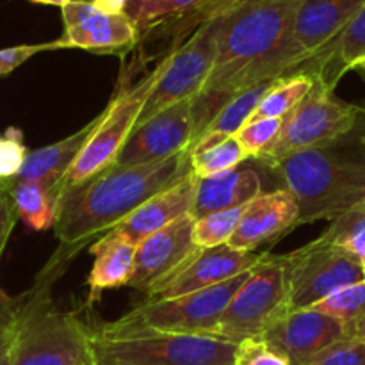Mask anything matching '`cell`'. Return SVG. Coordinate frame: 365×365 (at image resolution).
Listing matches in <instances>:
<instances>
[{
    "instance_id": "836d02e7",
    "label": "cell",
    "mask_w": 365,
    "mask_h": 365,
    "mask_svg": "<svg viewBox=\"0 0 365 365\" xmlns=\"http://www.w3.org/2000/svg\"><path fill=\"white\" fill-rule=\"evenodd\" d=\"M234 365H292L291 360L274 349L262 337H252L235 346Z\"/></svg>"
},
{
    "instance_id": "7c38bea8",
    "label": "cell",
    "mask_w": 365,
    "mask_h": 365,
    "mask_svg": "<svg viewBox=\"0 0 365 365\" xmlns=\"http://www.w3.org/2000/svg\"><path fill=\"white\" fill-rule=\"evenodd\" d=\"M63 48L123 53L139 43V31L125 11H109L95 0H70L61 7Z\"/></svg>"
},
{
    "instance_id": "ab89813d",
    "label": "cell",
    "mask_w": 365,
    "mask_h": 365,
    "mask_svg": "<svg viewBox=\"0 0 365 365\" xmlns=\"http://www.w3.org/2000/svg\"><path fill=\"white\" fill-rule=\"evenodd\" d=\"M356 259H359L360 264H362V269H364V274H365V241L362 242V246H360Z\"/></svg>"
},
{
    "instance_id": "8992f818",
    "label": "cell",
    "mask_w": 365,
    "mask_h": 365,
    "mask_svg": "<svg viewBox=\"0 0 365 365\" xmlns=\"http://www.w3.org/2000/svg\"><path fill=\"white\" fill-rule=\"evenodd\" d=\"M221 7L223 0H209L203 6L202 21L187 36L173 39L170 52L163 57V73L150 93L135 127H141L175 103L192 100L205 88L216 63Z\"/></svg>"
},
{
    "instance_id": "7402d4cb",
    "label": "cell",
    "mask_w": 365,
    "mask_h": 365,
    "mask_svg": "<svg viewBox=\"0 0 365 365\" xmlns=\"http://www.w3.org/2000/svg\"><path fill=\"white\" fill-rule=\"evenodd\" d=\"M135 250L138 246L134 242L118 237L110 232L89 246V252L95 255V262L88 277L89 303L98 302L103 291L130 284L135 271Z\"/></svg>"
},
{
    "instance_id": "3957f363",
    "label": "cell",
    "mask_w": 365,
    "mask_h": 365,
    "mask_svg": "<svg viewBox=\"0 0 365 365\" xmlns=\"http://www.w3.org/2000/svg\"><path fill=\"white\" fill-rule=\"evenodd\" d=\"M342 141L262 164L291 192L299 207V225L335 221L365 202V152L341 146Z\"/></svg>"
},
{
    "instance_id": "1f68e13d",
    "label": "cell",
    "mask_w": 365,
    "mask_h": 365,
    "mask_svg": "<svg viewBox=\"0 0 365 365\" xmlns=\"http://www.w3.org/2000/svg\"><path fill=\"white\" fill-rule=\"evenodd\" d=\"M29 150L24 143V132L9 127L0 132V184L9 185L24 170Z\"/></svg>"
},
{
    "instance_id": "277c9868",
    "label": "cell",
    "mask_w": 365,
    "mask_h": 365,
    "mask_svg": "<svg viewBox=\"0 0 365 365\" xmlns=\"http://www.w3.org/2000/svg\"><path fill=\"white\" fill-rule=\"evenodd\" d=\"M53 282L38 274L18 296V335L13 365H95L93 331L75 314L61 312L50 298Z\"/></svg>"
},
{
    "instance_id": "4316f807",
    "label": "cell",
    "mask_w": 365,
    "mask_h": 365,
    "mask_svg": "<svg viewBox=\"0 0 365 365\" xmlns=\"http://www.w3.org/2000/svg\"><path fill=\"white\" fill-rule=\"evenodd\" d=\"M20 220L32 232L53 228L57 217V200L38 182H18L11 185Z\"/></svg>"
},
{
    "instance_id": "e0dca14e",
    "label": "cell",
    "mask_w": 365,
    "mask_h": 365,
    "mask_svg": "<svg viewBox=\"0 0 365 365\" xmlns=\"http://www.w3.org/2000/svg\"><path fill=\"white\" fill-rule=\"evenodd\" d=\"M262 339L284 353L292 365H305L324 349L349 337L337 317L314 309H298L282 316Z\"/></svg>"
},
{
    "instance_id": "f35d334b",
    "label": "cell",
    "mask_w": 365,
    "mask_h": 365,
    "mask_svg": "<svg viewBox=\"0 0 365 365\" xmlns=\"http://www.w3.org/2000/svg\"><path fill=\"white\" fill-rule=\"evenodd\" d=\"M34 4H43V6H57V7H63L64 4H68L70 0H31Z\"/></svg>"
},
{
    "instance_id": "b9f144b4",
    "label": "cell",
    "mask_w": 365,
    "mask_h": 365,
    "mask_svg": "<svg viewBox=\"0 0 365 365\" xmlns=\"http://www.w3.org/2000/svg\"><path fill=\"white\" fill-rule=\"evenodd\" d=\"M359 73H360V75H362V77L365 78V71H359ZM362 114H364V116H365V107H364V109H362Z\"/></svg>"
},
{
    "instance_id": "5bb4252c",
    "label": "cell",
    "mask_w": 365,
    "mask_h": 365,
    "mask_svg": "<svg viewBox=\"0 0 365 365\" xmlns=\"http://www.w3.org/2000/svg\"><path fill=\"white\" fill-rule=\"evenodd\" d=\"M195 217L185 214L139 242L135 271L128 287L148 294L191 260L202 250L195 241Z\"/></svg>"
},
{
    "instance_id": "ac0fdd59",
    "label": "cell",
    "mask_w": 365,
    "mask_h": 365,
    "mask_svg": "<svg viewBox=\"0 0 365 365\" xmlns=\"http://www.w3.org/2000/svg\"><path fill=\"white\" fill-rule=\"evenodd\" d=\"M299 207L291 192L274 189L262 192L246 205L239 227L228 245L235 250L255 253L298 227Z\"/></svg>"
},
{
    "instance_id": "4dcf8cb0",
    "label": "cell",
    "mask_w": 365,
    "mask_h": 365,
    "mask_svg": "<svg viewBox=\"0 0 365 365\" xmlns=\"http://www.w3.org/2000/svg\"><path fill=\"white\" fill-rule=\"evenodd\" d=\"M319 239L346 250L351 255H359L360 246L365 241V202L331 221L330 227L319 235Z\"/></svg>"
},
{
    "instance_id": "5b68a950",
    "label": "cell",
    "mask_w": 365,
    "mask_h": 365,
    "mask_svg": "<svg viewBox=\"0 0 365 365\" xmlns=\"http://www.w3.org/2000/svg\"><path fill=\"white\" fill-rule=\"evenodd\" d=\"M250 271L191 294L153 302L145 299L120 319L100 327L93 335L102 339H135L164 334L214 337L221 316L250 277Z\"/></svg>"
},
{
    "instance_id": "30bf717a",
    "label": "cell",
    "mask_w": 365,
    "mask_h": 365,
    "mask_svg": "<svg viewBox=\"0 0 365 365\" xmlns=\"http://www.w3.org/2000/svg\"><path fill=\"white\" fill-rule=\"evenodd\" d=\"M234 342L207 335H146L102 339L93 335L95 365H234Z\"/></svg>"
},
{
    "instance_id": "e575fe53",
    "label": "cell",
    "mask_w": 365,
    "mask_h": 365,
    "mask_svg": "<svg viewBox=\"0 0 365 365\" xmlns=\"http://www.w3.org/2000/svg\"><path fill=\"white\" fill-rule=\"evenodd\" d=\"M18 335L16 299L0 289V365H13Z\"/></svg>"
},
{
    "instance_id": "7a4b0ae2",
    "label": "cell",
    "mask_w": 365,
    "mask_h": 365,
    "mask_svg": "<svg viewBox=\"0 0 365 365\" xmlns=\"http://www.w3.org/2000/svg\"><path fill=\"white\" fill-rule=\"evenodd\" d=\"M191 173V153L182 152L171 159L141 166L113 164L84 184L64 191L53 225L59 248L41 273L57 280L86 245H93L96 237L113 230L143 203Z\"/></svg>"
},
{
    "instance_id": "83f0119b",
    "label": "cell",
    "mask_w": 365,
    "mask_h": 365,
    "mask_svg": "<svg viewBox=\"0 0 365 365\" xmlns=\"http://www.w3.org/2000/svg\"><path fill=\"white\" fill-rule=\"evenodd\" d=\"M312 309L337 317L349 339L365 341V282L335 292Z\"/></svg>"
},
{
    "instance_id": "cb8c5ba5",
    "label": "cell",
    "mask_w": 365,
    "mask_h": 365,
    "mask_svg": "<svg viewBox=\"0 0 365 365\" xmlns=\"http://www.w3.org/2000/svg\"><path fill=\"white\" fill-rule=\"evenodd\" d=\"M277 81L278 78H266V81L255 82V84H250L246 88L239 89L225 103L223 109L216 114V118L210 121L209 127L192 141V145L189 146V152L207 148V146L216 145V143L237 134L248 123L250 118L253 116L255 109L259 107V103L269 93V89L277 84Z\"/></svg>"
},
{
    "instance_id": "8d00e7d4",
    "label": "cell",
    "mask_w": 365,
    "mask_h": 365,
    "mask_svg": "<svg viewBox=\"0 0 365 365\" xmlns=\"http://www.w3.org/2000/svg\"><path fill=\"white\" fill-rule=\"evenodd\" d=\"M53 50H63L59 39L46 43H34V45H18L2 48L0 50V77L13 73L18 66H21L31 57L38 56L41 52H53Z\"/></svg>"
},
{
    "instance_id": "603a6c76",
    "label": "cell",
    "mask_w": 365,
    "mask_h": 365,
    "mask_svg": "<svg viewBox=\"0 0 365 365\" xmlns=\"http://www.w3.org/2000/svg\"><path fill=\"white\" fill-rule=\"evenodd\" d=\"M365 59V6L349 24L339 32L337 38L307 63V68L319 75L321 81L335 89L339 78Z\"/></svg>"
},
{
    "instance_id": "d4e9b609",
    "label": "cell",
    "mask_w": 365,
    "mask_h": 365,
    "mask_svg": "<svg viewBox=\"0 0 365 365\" xmlns=\"http://www.w3.org/2000/svg\"><path fill=\"white\" fill-rule=\"evenodd\" d=\"M207 2L209 0H125L123 11L138 27L141 41L155 29L202 9Z\"/></svg>"
},
{
    "instance_id": "8fae6325",
    "label": "cell",
    "mask_w": 365,
    "mask_h": 365,
    "mask_svg": "<svg viewBox=\"0 0 365 365\" xmlns=\"http://www.w3.org/2000/svg\"><path fill=\"white\" fill-rule=\"evenodd\" d=\"M291 310L312 309L349 285L365 282L362 264L346 250L330 242H309L285 255Z\"/></svg>"
},
{
    "instance_id": "44dd1931",
    "label": "cell",
    "mask_w": 365,
    "mask_h": 365,
    "mask_svg": "<svg viewBox=\"0 0 365 365\" xmlns=\"http://www.w3.org/2000/svg\"><path fill=\"white\" fill-rule=\"evenodd\" d=\"M262 195V178L253 168L239 166L232 171L198 178L191 216L195 220L220 210L248 205Z\"/></svg>"
},
{
    "instance_id": "d6986e66",
    "label": "cell",
    "mask_w": 365,
    "mask_h": 365,
    "mask_svg": "<svg viewBox=\"0 0 365 365\" xmlns=\"http://www.w3.org/2000/svg\"><path fill=\"white\" fill-rule=\"evenodd\" d=\"M196 182H198V177L195 173L187 175L184 180L143 203L138 210H134L130 216L125 217L109 232L138 246L148 235L163 230L164 227L185 214H191L196 195Z\"/></svg>"
},
{
    "instance_id": "60d3db41",
    "label": "cell",
    "mask_w": 365,
    "mask_h": 365,
    "mask_svg": "<svg viewBox=\"0 0 365 365\" xmlns=\"http://www.w3.org/2000/svg\"><path fill=\"white\" fill-rule=\"evenodd\" d=\"M355 70H356V71H365V59H364V61H360V63L356 64Z\"/></svg>"
},
{
    "instance_id": "d6a6232c",
    "label": "cell",
    "mask_w": 365,
    "mask_h": 365,
    "mask_svg": "<svg viewBox=\"0 0 365 365\" xmlns=\"http://www.w3.org/2000/svg\"><path fill=\"white\" fill-rule=\"evenodd\" d=\"M284 120L280 118H266V120L248 121L241 130L235 134V139L245 150L248 159H257L271 143L280 134Z\"/></svg>"
},
{
    "instance_id": "74e56055",
    "label": "cell",
    "mask_w": 365,
    "mask_h": 365,
    "mask_svg": "<svg viewBox=\"0 0 365 365\" xmlns=\"http://www.w3.org/2000/svg\"><path fill=\"white\" fill-rule=\"evenodd\" d=\"M18 217L20 216H18L13 191H11L9 185L0 184V259H2V253L6 250Z\"/></svg>"
},
{
    "instance_id": "ffe728a7",
    "label": "cell",
    "mask_w": 365,
    "mask_h": 365,
    "mask_svg": "<svg viewBox=\"0 0 365 365\" xmlns=\"http://www.w3.org/2000/svg\"><path fill=\"white\" fill-rule=\"evenodd\" d=\"M100 121V113L93 118L89 123L78 128L68 138L61 139V141L53 143V145L43 146V148L32 150L29 152L27 160L24 164V170L20 171L16 178L9 184V187L18 182H38V184L45 185L56 200L59 202V185L66 173L70 171L71 164L82 152L88 139L91 138L93 130L96 128Z\"/></svg>"
},
{
    "instance_id": "f1b7e54d",
    "label": "cell",
    "mask_w": 365,
    "mask_h": 365,
    "mask_svg": "<svg viewBox=\"0 0 365 365\" xmlns=\"http://www.w3.org/2000/svg\"><path fill=\"white\" fill-rule=\"evenodd\" d=\"M189 153H191L192 173L198 178H209L214 175L225 173V171H232L242 166V163L248 159L235 135L223 139L216 145L207 146V148L192 150Z\"/></svg>"
},
{
    "instance_id": "484cf974",
    "label": "cell",
    "mask_w": 365,
    "mask_h": 365,
    "mask_svg": "<svg viewBox=\"0 0 365 365\" xmlns=\"http://www.w3.org/2000/svg\"><path fill=\"white\" fill-rule=\"evenodd\" d=\"M316 81L317 73H312V71H298V73L278 78L277 84L269 89V93L259 103L250 121L266 120V118L285 120L302 103V100L312 91Z\"/></svg>"
},
{
    "instance_id": "9a60e30c",
    "label": "cell",
    "mask_w": 365,
    "mask_h": 365,
    "mask_svg": "<svg viewBox=\"0 0 365 365\" xmlns=\"http://www.w3.org/2000/svg\"><path fill=\"white\" fill-rule=\"evenodd\" d=\"M364 6L365 0H303L287 50L289 73H298L303 64L327 48Z\"/></svg>"
},
{
    "instance_id": "ba28073f",
    "label": "cell",
    "mask_w": 365,
    "mask_h": 365,
    "mask_svg": "<svg viewBox=\"0 0 365 365\" xmlns=\"http://www.w3.org/2000/svg\"><path fill=\"white\" fill-rule=\"evenodd\" d=\"M289 310L291 305L285 255L264 253L221 316L214 337L234 344L246 339L262 337Z\"/></svg>"
},
{
    "instance_id": "d590c367",
    "label": "cell",
    "mask_w": 365,
    "mask_h": 365,
    "mask_svg": "<svg viewBox=\"0 0 365 365\" xmlns=\"http://www.w3.org/2000/svg\"><path fill=\"white\" fill-rule=\"evenodd\" d=\"M305 365H365V341L344 339L314 356Z\"/></svg>"
},
{
    "instance_id": "2e32d148",
    "label": "cell",
    "mask_w": 365,
    "mask_h": 365,
    "mask_svg": "<svg viewBox=\"0 0 365 365\" xmlns=\"http://www.w3.org/2000/svg\"><path fill=\"white\" fill-rule=\"evenodd\" d=\"M262 257L264 253L257 255L252 252H242L232 248L230 245L202 248L177 273L152 289L146 294V299L153 302V299L177 298V296L214 287L255 267Z\"/></svg>"
},
{
    "instance_id": "9c48e42d",
    "label": "cell",
    "mask_w": 365,
    "mask_h": 365,
    "mask_svg": "<svg viewBox=\"0 0 365 365\" xmlns=\"http://www.w3.org/2000/svg\"><path fill=\"white\" fill-rule=\"evenodd\" d=\"M163 73V59L155 68L134 86H125L116 91L106 109L100 113V121L82 152L71 164L70 171L59 185V198L64 191L84 184L116 163L128 135L134 132L138 118ZM59 203V202H57Z\"/></svg>"
},
{
    "instance_id": "52a82bcc",
    "label": "cell",
    "mask_w": 365,
    "mask_h": 365,
    "mask_svg": "<svg viewBox=\"0 0 365 365\" xmlns=\"http://www.w3.org/2000/svg\"><path fill=\"white\" fill-rule=\"evenodd\" d=\"M360 114V107L337 98L317 75L312 91L285 118L280 134L255 160L271 164L292 153L342 141L356 128Z\"/></svg>"
},
{
    "instance_id": "6da1fadb",
    "label": "cell",
    "mask_w": 365,
    "mask_h": 365,
    "mask_svg": "<svg viewBox=\"0 0 365 365\" xmlns=\"http://www.w3.org/2000/svg\"><path fill=\"white\" fill-rule=\"evenodd\" d=\"M302 4L303 0H223L214 70L202 93L192 98L195 139L239 89L291 75L287 50Z\"/></svg>"
},
{
    "instance_id": "f546056e",
    "label": "cell",
    "mask_w": 365,
    "mask_h": 365,
    "mask_svg": "<svg viewBox=\"0 0 365 365\" xmlns=\"http://www.w3.org/2000/svg\"><path fill=\"white\" fill-rule=\"evenodd\" d=\"M246 205L235 209L220 210V212L207 214L195 223V241L200 248H214V246L228 245L232 235L235 234L245 214Z\"/></svg>"
},
{
    "instance_id": "4fadbf2b",
    "label": "cell",
    "mask_w": 365,
    "mask_h": 365,
    "mask_svg": "<svg viewBox=\"0 0 365 365\" xmlns=\"http://www.w3.org/2000/svg\"><path fill=\"white\" fill-rule=\"evenodd\" d=\"M192 139V100H184L153 116L141 127H135L114 164L141 166L160 163L182 152H189Z\"/></svg>"
}]
</instances>
